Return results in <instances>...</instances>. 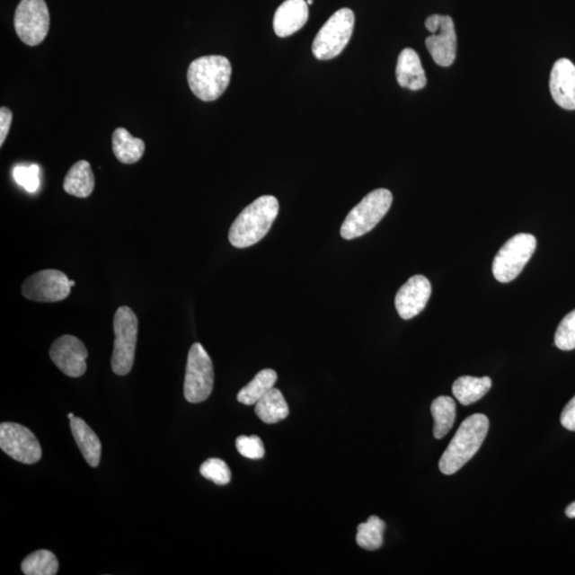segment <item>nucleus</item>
I'll list each match as a JSON object with an SVG mask.
<instances>
[{"instance_id": "nucleus-1", "label": "nucleus", "mask_w": 575, "mask_h": 575, "mask_svg": "<svg viewBox=\"0 0 575 575\" xmlns=\"http://www.w3.org/2000/svg\"><path fill=\"white\" fill-rule=\"evenodd\" d=\"M279 212V203L273 195L252 201L235 218L229 229V243L237 249L255 245L266 237Z\"/></svg>"}, {"instance_id": "nucleus-2", "label": "nucleus", "mask_w": 575, "mask_h": 575, "mask_svg": "<svg viewBox=\"0 0 575 575\" xmlns=\"http://www.w3.org/2000/svg\"><path fill=\"white\" fill-rule=\"evenodd\" d=\"M488 429L489 420L482 413H475L465 419L440 458L441 473L452 475L462 469L479 452Z\"/></svg>"}, {"instance_id": "nucleus-3", "label": "nucleus", "mask_w": 575, "mask_h": 575, "mask_svg": "<svg viewBox=\"0 0 575 575\" xmlns=\"http://www.w3.org/2000/svg\"><path fill=\"white\" fill-rule=\"evenodd\" d=\"M232 78V65L223 56H205L191 62L187 79L193 94L203 102L221 97Z\"/></svg>"}, {"instance_id": "nucleus-4", "label": "nucleus", "mask_w": 575, "mask_h": 575, "mask_svg": "<svg viewBox=\"0 0 575 575\" xmlns=\"http://www.w3.org/2000/svg\"><path fill=\"white\" fill-rule=\"evenodd\" d=\"M393 200V194L387 189L374 190L367 194L345 217L341 237L353 240L371 232L387 215Z\"/></svg>"}, {"instance_id": "nucleus-5", "label": "nucleus", "mask_w": 575, "mask_h": 575, "mask_svg": "<svg viewBox=\"0 0 575 575\" xmlns=\"http://www.w3.org/2000/svg\"><path fill=\"white\" fill-rule=\"evenodd\" d=\"M355 15L349 8L338 10L320 29L313 43V54L318 60H331L341 55L354 31Z\"/></svg>"}, {"instance_id": "nucleus-6", "label": "nucleus", "mask_w": 575, "mask_h": 575, "mask_svg": "<svg viewBox=\"0 0 575 575\" xmlns=\"http://www.w3.org/2000/svg\"><path fill=\"white\" fill-rule=\"evenodd\" d=\"M114 349L111 359L112 370L124 376L131 371L135 362L139 322L132 309L119 307L114 314Z\"/></svg>"}, {"instance_id": "nucleus-7", "label": "nucleus", "mask_w": 575, "mask_h": 575, "mask_svg": "<svg viewBox=\"0 0 575 575\" xmlns=\"http://www.w3.org/2000/svg\"><path fill=\"white\" fill-rule=\"evenodd\" d=\"M537 240L530 234H519L510 238L493 259L492 273L500 283H509L522 272L530 261Z\"/></svg>"}, {"instance_id": "nucleus-8", "label": "nucleus", "mask_w": 575, "mask_h": 575, "mask_svg": "<svg viewBox=\"0 0 575 575\" xmlns=\"http://www.w3.org/2000/svg\"><path fill=\"white\" fill-rule=\"evenodd\" d=\"M214 365L200 343H194L189 350L183 393L189 402L198 404L209 398L214 390Z\"/></svg>"}, {"instance_id": "nucleus-9", "label": "nucleus", "mask_w": 575, "mask_h": 575, "mask_svg": "<svg viewBox=\"0 0 575 575\" xmlns=\"http://www.w3.org/2000/svg\"><path fill=\"white\" fill-rule=\"evenodd\" d=\"M50 17L44 0H21L14 16L17 36L29 46L41 44L49 31Z\"/></svg>"}, {"instance_id": "nucleus-10", "label": "nucleus", "mask_w": 575, "mask_h": 575, "mask_svg": "<svg viewBox=\"0 0 575 575\" xmlns=\"http://www.w3.org/2000/svg\"><path fill=\"white\" fill-rule=\"evenodd\" d=\"M0 447L16 462L32 464L42 457V448L31 429L21 424L4 422L0 425Z\"/></svg>"}, {"instance_id": "nucleus-11", "label": "nucleus", "mask_w": 575, "mask_h": 575, "mask_svg": "<svg viewBox=\"0 0 575 575\" xmlns=\"http://www.w3.org/2000/svg\"><path fill=\"white\" fill-rule=\"evenodd\" d=\"M70 280L59 270H43L25 280L22 293L27 300L33 302H60L70 296Z\"/></svg>"}, {"instance_id": "nucleus-12", "label": "nucleus", "mask_w": 575, "mask_h": 575, "mask_svg": "<svg viewBox=\"0 0 575 575\" xmlns=\"http://www.w3.org/2000/svg\"><path fill=\"white\" fill-rule=\"evenodd\" d=\"M88 349L80 339L66 335L51 345L49 356L62 373L70 377L83 376L86 371Z\"/></svg>"}, {"instance_id": "nucleus-13", "label": "nucleus", "mask_w": 575, "mask_h": 575, "mask_svg": "<svg viewBox=\"0 0 575 575\" xmlns=\"http://www.w3.org/2000/svg\"><path fill=\"white\" fill-rule=\"evenodd\" d=\"M431 295L429 280L415 275L400 288L395 296V308L402 319L415 318L427 306Z\"/></svg>"}, {"instance_id": "nucleus-14", "label": "nucleus", "mask_w": 575, "mask_h": 575, "mask_svg": "<svg viewBox=\"0 0 575 575\" xmlns=\"http://www.w3.org/2000/svg\"><path fill=\"white\" fill-rule=\"evenodd\" d=\"M425 44L437 65L444 67L453 65L457 53V37L451 16L440 15L438 29Z\"/></svg>"}, {"instance_id": "nucleus-15", "label": "nucleus", "mask_w": 575, "mask_h": 575, "mask_svg": "<svg viewBox=\"0 0 575 575\" xmlns=\"http://www.w3.org/2000/svg\"><path fill=\"white\" fill-rule=\"evenodd\" d=\"M550 91L553 100L566 111H575V66L571 60L555 62L550 76Z\"/></svg>"}, {"instance_id": "nucleus-16", "label": "nucleus", "mask_w": 575, "mask_h": 575, "mask_svg": "<svg viewBox=\"0 0 575 575\" xmlns=\"http://www.w3.org/2000/svg\"><path fill=\"white\" fill-rule=\"evenodd\" d=\"M308 13L306 0H286L274 15L276 36L287 38L300 31L308 21Z\"/></svg>"}, {"instance_id": "nucleus-17", "label": "nucleus", "mask_w": 575, "mask_h": 575, "mask_svg": "<svg viewBox=\"0 0 575 575\" xmlns=\"http://www.w3.org/2000/svg\"><path fill=\"white\" fill-rule=\"evenodd\" d=\"M395 74L396 80L402 88L418 91L425 88L428 84L421 60L416 51L411 49L402 50Z\"/></svg>"}, {"instance_id": "nucleus-18", "label": "nucleus", "mask_w": 575, "mask_h": 575, "mask_svg": "<svg viewBox=\"0 0 575 575\" xmlns=\"http://www.w3.org/2000/svg\"><path fill=\"white\" fill-rule=\"evenodd\" d=\"M70 421L74 439L76 441L86 463L91 467H99L102 456V444L99 437L82 418L74 417Z\"/></svg>"}, {"instance_id": "nucleus-19", "label": "nucleus", "mask_w": 575, "mask_h": 575, "mask_svg": "<svg viewBox=\"0 0 575 575\" xmlns=\"http://www.w3.org/2000/svg\"><path fill=\"white\" fill-rule=\"evenodd\" d=\"M95 187V177L88 161L80 160L75 164L63 181V189L73 197H90Z\"/></svg>"}, {"instance_id": "nucleus-20", "label": "nucleus", "mask_w": 575, "mask_h": 575, "mask_svg": "<svg viewBox=\"0 0 575 575\" xmlns=\"http://www.w3.org/2000/svg\"><path fill=\"white\" fill-rule=\"evenodd\" d=\"M112 148L119 163L132 164L143 157L146 144L143 140L132 137L128 129L119 128L113 132Z\"/></svg>"}, {"instance_id": "nucleus-21", "label": "nucleus", "mask_w": 575, "mask_h": 575, "mask_svg": "<svg viewBox=\"0 0 575 575\" xmlns=\"http://www.w3.org/2000/svg\"><path fill=\"white\" fill-rule=\"evenodd\" d=\"M255 412L262 422L275 424L289 416V406L281 391L272 388L256 402Z\"/></svg>"}, {"instance_id": "nucleus-22", "label": "nucleus", "mask_w": 575, "mask_h": 575, "mask_svg": "<svg viewBox=\"0 0 575 575\" xmlns=\"http://www.w3.org/2000/svg\"><path fill=\"white\" fill-rule=\"evenodd\" d=\"M491 386V377L462 376L453 384V394L460 404L468 406L485 396Z\"/></svg>"}, {"instance_id": "nucleus-23", "label": "nucleus", "mask_w": 575, "mask_h": 575, "mask_svg": "<svg viewBox=\"0 0 575 575\" xmlns=\"http://www.w3.org/2000/svg\"><path fill=\"white\" fill-rule=\"evenodd\" d=\"M276 381H278V373L272 369L262 370L239 391L237 399L241 404L256 405L259 400L274 388Z\"/></svg>"}, {"instance_id": "nucleus-24", "label": "nucleus", "mask_w": 575, "mask_h": 575, "mask_svg": "<svg viewBox=\"0 0 575 575\" xmlns=\"http://www.w3.org/2000/svg\"><path fill=\"white\" fill-rule=\"evenodd\" d=\"M431 415L434 417V436L444 438L453 428L456 419V404L450 396H439L431 402Z\"/></svg>"}, {"instance_id": "nucleus-25", "label": "nucleus", "mask_w": 575, "mask_h": 575, "mask_svg": "<svg viewBox=\"0 0 575 575\" xmlns=\"http://www.w3.org/2000/svg\"><path fill=\"white\" fill-rule=\"evenodd\" d=\"M386 525L377 516H371L366 523H361L358 527V542L360 548L367 551H376L381 548L384 543V532Z\"/></svg>"}, {"instance_id": "nucleus-26", "label": "nucleus", "mask_w": 575, "mask_h": 575, "mask_svg": "<svg viewBox=\"0 0 575 575\" xmlns=\"http://www.w3.org/2000/svg\"><path fill=\"white\" fill-rule=\"evenodd\" d=\"M58 569L57 557L48 550L33 552L22 562V571L26 575H55Z\"/></svg>"}, {"instance_id": "nucleus-27", "label": "nucleus", "mask_w": 575, "mask_h": 575, "mask_svg": "<svg viewBox=\"0 0 575 575\" xmlns=\"http://www.w3.org/2000/svg\"><path fill=\"white\" fill-rule=\"evenodd\" d=\"M199 473L207 480H210L217 485L229 484L232 480V473L226 462L220 458H209L200 465Z\"/></svg>"}, {"instance_id": "nucleus-28", "label": "nucleus", "mask_w": 575, "mask_h": 575, "mask_svg": "<svg viewBox=\"0 0 575 575\" xmlns=\"http://www.w3.org/2000/svg\"><path fill=\"white\" fill-rule=\"evenodd\" d=\"M555 345L562 350L575 349V309L569 313L557 327Z\"/></svg>"}, {"instance_id": "nucleus-29", "label": "nucleus", "mask_w": 575, "mask_h": 575, "mask_svg": "<svg viewBox=\"0 0 575 575\" xmlns=\"http://www.w3.org/2000/svg\"><path fill=\"white\" fill-rule=\"evenodd\" d=\"M13 178L27 192H37L40 188L39 165H17L13 170Z\"/></svg>"}, {"instance_id": "nucleus-30", "label": "nucleus", "mask_w": 575, "mask_h": 575, "mask_svg": "<svg viewBox=\"0 0 575 575\" xmlns=\"http://www.w3.org/2000/svg\"><path fill=\"white\" fill-rule=\"evenodd\" d=\"M238 452L245 458L261 459L264 456L263 442L258 436H240L235 440Z\"/></svg>"}, {"instance_id": "nucleus-31", "label": "nucleus", "mask_w": 575, "mask_h": 575, "mask_svg": "<svg viewBox=\"0 0 575 575\" xmlns=\"http://www.w3.org/2000/svg\"><path fill=\"white\" fill-rule=\"evenodd\" d=\"M13 113L7 107L0 109V146H4L13 124Z\"/></svg>"}, {"instance_id": "nucleus-32", "label": "nucleus", "mask_w": 575, "mask_h": 575, "mask_svg": "<svg viewBox=\"0 0 575 575\" xmlns=\"http://www.w3.org/2000/svg\"><path fill=\"white\" fill-rule=\"evenodd\" d=\"M561 423L563 428L575 431V396L563 408L561 415Z\"/></svg>"}, {"instance_id": "nucleus-33", "label": "nucleus", "mask_w": 575, "mask_h": 575, "mask_svg": "<svg viewBox=\"0 0 575 575\" xmlns=\"http://www.w3.org/2000/svg\"><path fill=\"white\" fill-rule=\"evenodd\" d=\"M566 516L571 518V519H574L575 518V502L571 503L566 509Z\"/></svg>"}, {"instance_id": "nucleus-34", "label": "nucleus", "mask_w": 575, "mask_h": 575, "mask_svg": "<svg viewBox=\"0 0 575 575\" xmlns=\"http://www.w3.org/2000/svg\"><path fill=\"white\" fill-rule=\"evenodd\" d=\"M74 417H75L74 413H68V415H67V418L70 419V420L73 419Z\"/></svg>"}, {"instance_id": "nucleus-35", "label": "nucleus", "mask_w": 575, "mask_h": 575, "mask_svg": "<svg viewBox=\"0 0 575 575\" xmlns=\"http://www.w3.org/2000/svg\"><path fill=\"white\" fill-rule=\"evenodd\" d=\"M307 4H314V0H306Z\"/></svg>"}, {"instance_id": "nucleus-36", "label": "nucleus", "mask_w": 575, "mask_h": 575, "mask_svg": "<svg viewBox=\"0 0 575 575\" xmlns=\"http://www.w3.org/2000/svg\"><path fill=\"white\" fill-rule=\"evenodd\" d=\"M70 285L73 288L75 286V281L74 280H70Z\"/></svg>"}]
</instances>
